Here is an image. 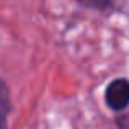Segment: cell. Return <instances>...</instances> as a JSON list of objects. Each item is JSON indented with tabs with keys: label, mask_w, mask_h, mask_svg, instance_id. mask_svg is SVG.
Returning <instances> with one entry per match:
<instances>
[{
	"label": "cell",
	"mask_w": 129,
	"mask_h": 129,
	"mask_svg": "<svg viewBox=\"0 0 129 129\" xmlns=\"http://www.w3.org/2000/svg\"><path fill=\"white\" fill-rule=\"evenodd\" d=\"M106 103L111 110L121 111L129 105V82L126 79H118L106 88Z\"/></svg>",
	"instance_id": "6da1fadb"
},
{
	"label": "cell",
	"mask_w": 129,
	"mask_h": 129,
	"mask_svg": "<svg viewBox=\"0 0 129 129\" xmlns=\"http://www.w3.org/2000/svg\"><path fill=\"white\" fill-rule=\"evenodd\" d=\"M10 111V95L5 82L0 79V118H7Z\"/></svg>",
	"instance_id": "7a4b0ae2"
},
{
	"label": "cell",
	"mask_w": 129,
	"mask_h": 129,
	"mask_svg": "<svg viewBox=\"0 0 129 129\" xmlns=\"http://www.w3.org/2000/svg\"><path fill=\"white\" fill-rule=\"evenodd\" d=\"M80 3H83L85 7H91V8H108V7H111L116 0H79Z\"/></svg>",
	"instance_id": "3957f363"
},
{
	"label": "cell",
	"mask_w": 129,
	"mask_h": 129,
	"mask_svg": "<svg viewBox=\"0 0 129 129\" xmlns=\"http://www.w3.org/2000/svg\"><path fill=\"white\" fill-rule=\"evenodd\" d=\"M0 129H7V118H0Z\"/></svg>",
	"instance_id": "277c9868"
}]
</instances>
